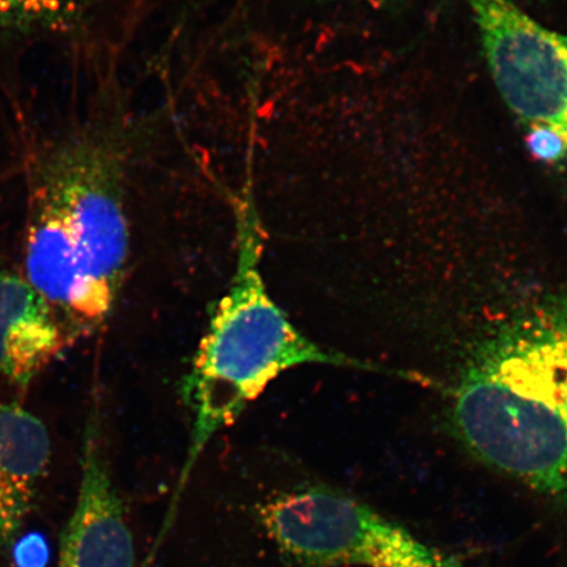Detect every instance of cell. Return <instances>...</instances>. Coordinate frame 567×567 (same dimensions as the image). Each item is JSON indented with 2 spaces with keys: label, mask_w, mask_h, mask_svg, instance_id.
Masks as SVG:
<instances>
[{
  "label": "cell",
  "mask_w": 567,
  "mask_h": 567,
  "mask_svg": "<svg viewBox=\"0 0 567 567\" xmlns=\"http://www.w3.org/2000/svg\"><path fill=\"white\" fill-rule=\"evenodd\" d=\"M130 246L116 140L84 131L42 154L28 195L24 278L51 303L71 343L109 321Z\"/></svg>",
  "instance_id": "obj_1"
},
{
  "label": "cell",
  "mask_w": 567,
  "mask_h": 567,
  "mask_svg": "<svg viewBox=\"0 0 567 567\" xmlns=\"http://www.w3.org/2000/svg\"><path fill=\"white\" fill-rule=\"evenodd\" d=\"M237 225V259L230 287L213 310L181 384L182 399L193 420L182 484L212 439L236 423L274 380L297 367H340L429 384L427 375L347 357L305 337L268 292L261 274L264 229L250 197L240 202Z\"/></svg>",
  "instance_id": "obj_2"
},
{
  "label": "cell",
  "mask_w": 567,
  "mask_h": 567,
  "mask_svg": "<svg viewBox=\"0 0 567 567\" xmlns=\"http://www.w3.org/2000/svg\"><path fill=\"white\" fill-rule=\"evenodd\" d=\"M503 101L530 125L567 136V34L553 32L509 0H466Z\"/></svg>",
  "instance_id": "obj_5"
},
{
  "label": "cell",
  "mask_w": 567,
  "mask_h": 567,
  "mask_svg": "<svg viewBox=\"0 0 567 567\" xmlns=\"http://www.w3.org/2000/svg\"><path fill=\"white\" fill-rule=\"evenodd\" d=\"M133 529L106 453L97 401L84 427L80 491L54 567H136Z\"/></svg>",
  "instance_id": "obj_6"
},
{
  "label": "cell",
  "mask_w": 567,
  "mask_h": 567,
  "mask_svg": "<svg viewBox=\"0 0 567 567\" xmlns=\"http://www.w3.org/2000/svg\"><path fill=\"white\" fill-rule=\"evenodd\" d=\"M452 396V422L482 464L567 508V422L536 396L467 361Z\"/></svg>",
  "instance_id": "obj_4"
},
{
  "label": "cell",
  "mask_w": 567,
  "mask_h": 567,
  "mask_svg": "<svg viewBox=\"0 0 567 567\" xmlns=\"http://www.w3.org/2000/svg\"><path fill=\"white\" fill-rule=\"evenodd\" d=\"M375 2H381V0H375Z\"/></svg>",
  "instance_id": "obj_12"
},
{
  "label": "cell",
  "mask_w": 567,
  "mask_h": 567,
  "mask_svg": "<svg viewBox=\"0 0 567 567\" xmlns=\"http://www.w3.org/2000/svg\"><path fill=\"white\" fill-rule=\"evenodd\" d=\"M258 519L289 567H465L367 503L326 485L272 496Z\"/></svg>",
  "instance_id": "obj_3"
},
{
  "label": "cell",
  "mask_w": 567,
  "mask_h": 567,
  "mask_svg": "<svg viewBox=\"0 0 567 567\" xmlns=\"http://www.w3.org/2000/svg\"><path fill=\"white\" fill-rule=\"evenodd\" d=\"M70 344L39 290L24 276L0 274V375L27 388Z\"/></svg>",
  "instance_id": "obj_7"
},
{
  "label": "cell",
  "mask_w": 567,
  "mask_h": 567,
  "mask_svg": "<svg viewBox=\"0 0 567 567\" xmlns=\"http://www.w3.org/2000/svg\"><path fill=\"white\" fill-rule=\"evenodd\" d=\"M73 0H0V25L31 24L65 16Z\"/></svg>",
  "instance_id": "obj_9"
},
{
  "label": "cell",
  "mask_w": 567,
  "mask_h": 567,
  "mask_svg": "<svg viewBox=\"0 0 567 567\" xmlns=\"http://www.w3.org/2000/svg\"><path fill=\"white\" fill-rule=\"evenodd\" d=\"M543 303L555 330L558 379L567 422V290L545 297Z\"/></svg>",
  "instance_id": "obj_10"
},
{
  "label": "cell",
  "mask_w": 567,
  "mask_h": 567,
  "mask_svg": "<svg viewBox=\"0 0 567 567\" xmlns=\"http://www.w3.org/2000/svg\"><path fill=\"white\" fill-rule=\"evenodd\" d=\"M51 457L44 422L18 402L0 403V555L18 542Z\"/></svg>",
  "instance_id": "obj_8"
},
{
  "label": "cell",
  "mask_w": 567,
  "mask_h": 567,
  "mask_svg": "<svg viewBox=\"0 0 567 567\" xmlns=\"http://www.w3.org/2000/svg\"><path fill=\"white\" fill-rule=\"evenodd\" d=\"M526 144L530 154L545 163L559 162L567 153V136L549 126L530 125Z\"/></svg>",
  "instance_id": "obj_11"
}]
</instances>
